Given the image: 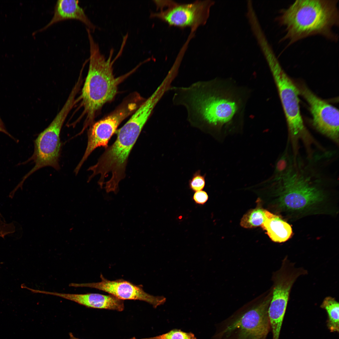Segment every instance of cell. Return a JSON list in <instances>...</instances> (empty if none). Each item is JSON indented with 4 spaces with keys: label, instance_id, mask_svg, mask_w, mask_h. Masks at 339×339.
I'll use <instances>...</instances> for the list:
<instances>
[{
    "label": "cell",
    "instance_id": "7a4b0ae2",
    "mask_svg": "<svg viewBox=\"0 0 339 339\" xmlns=\"http://www.w3.org/2000/svg\"><path fill=\"white\" fill-rule=\"evenodd\" d=\"M294 167L282 171L277 179V201L281 216L291 219L327 213L329 193L320 180Z\"/></svg>",
    "mask_w": 339,
    "mask_h": 339
},
{
    "label": "cell",
    "instance_id": "e0dca14e",
    "mask_svg": "<svg viewBox=\"0 0 339 339\" xmlns=\"http://www.w3.org/2000/svg\"><path fill=\"white\" fill-rule=\"evenodd\" d=\"M269 212L260 207L251 209L241 219L240 225L247 229L261 226L267 218Z\"/></svg>",
    "mask_w": 339,
    "mask_h": 339
},
{
    "label": "cell",
    "instance_id": "4fadbf2b",
    "mask_svg": "<svg viewBox=\"0 0 339 339\" xmlns=\"http://www.w3.org/2000/svg\"><path fill=\"white\" fill-rule=\"evenodd\" d=\"M39 293L55 295L75 302L88 307L116 310H124L123 302L111 295L99 293L70 294L39 290Z\"/></svg>",
    "mask_w": 339,
    "mask_h": 339
},
{
    "label": "cell",
    "instance_id": "9c48e42d",
    "mask_svg": "<svg viewBox=\"0 0 339 339\" xmlns=\"http://www.w3.org/2000/svg\"><path fill=\"white\" fill-rule=\"evenodd\" d=\"M269 67L278 89L290 135L293 138L307 137L308 133L301 114L299 93L295 83L283 70L278 61Z\"/></svg>",
    "mask_w": 339,
    "mask_h": 339
},
{
    "label": "cell",
    "instance_id": "8992f818",
    "mask_svg": "<svg viewBox=\"0 0 339 339\" xmlns=\"http://www.w3.org/2000/svg\"><path fill=\"white\" fill-rule=\"evenodd\" d=\"M77 93L72 91L63 107L55 118L43 131L39 134L34 141V150L33 155L28 160L18 165L25 164L32 161L34 166L22 178L18 185L22 188L25 180L39 169L51 166L58 170L61 143L60 135L63 124L68 114L76 104Z\"/></svg>",
    "mask_w": 339,
    "mask_h": 339
},
{
    "label": "cell",
    "instance_id": "7402d4cb",
    "mask_svg": "<svg viewBox=\"0 0 339 339\" xmlns=\"http://www.w3.org/2000/svg\"><path fill=\"white\" fill-rule=\"evenodd\" d=\"M70 339H80L78 338H77L73 335L71 333L69 334Z\"/></svg>",
    "mask_w": 339,
    "mask_h": 339
},
{
    "label": "cell",
    "instance_id": "277c9868",
    "mask_svg": "<svg viewBox=\"0 0 339 339\" xmlns=\"http://www.w3.org/2000/svg\"><path fill=\"white\" fill-rule=\"evenodd\" d=\"M86 31L90 49L89 69L81 94L76 100V103L81 101V105L83 108V114L86 116L82 131L93 124L96 113L102 106L113 99L117 93L118 85L126 76L115 78L113 74V64L121 55L122 50L112 60L114 50L111 49L108 58H106L90 30L87 29Z\"/></svg>",
    "mask_w": 339,
    "mask_h": 339
},
{
    "label": "cell",
    "instance_id": "3957f363",
    "mask_svg": "<svg viewBox=\"0 0 339 339\" xmlns=\"http://www.w3.org/2000/svg\"><path fill=\"white\" fill-rule=\"evenodd\" d=\"M338 0H297L281 11L276 20L284 27L282 40L290 45L306 37L321 35L336 41L333 28L338 26Z\"/></svg>",
    "mask_w": 339,
    "mask_h": 339
},
{
    "label": "cell",
    "instance_id": "30bf717a",
    "mask_svg": "<svg viewBox=\"0 0 339 339\" xmlns=\"http://www.w3.org/2000/svg\"><path fill=\"white\" fill-rule=\"evenodd\" d=\"M137 100L131 101L124 104L110 115L90 126L88 132L86 148L82 159L74 170L76 174L95 149L100 147L105 148L108 147L109 140L116 131L121 123L138 107Z\"/></svg>",
    "mask_w": 339,
    "mask_h": 339
},
{
    "label": "cell",
    "instance_id": "2e32d148",
    "mask_svg": "<svg viewBox=\"0 0 339 339\" xmlns=\"http://www.w3.org/2000/svg\"><path fill=\"white\" fill-rule=\"evenodd\" d=\"M327 314V326L332 332H338L339 330V305L336 299L331 296L326 297L320 305Z\"/></svg>",
    "mask_w": 339,
    "mask_h": 339
},
{
    "label": "cell",
    "instance_id": "52a82bcc",
    "mask_svg": "<svg viewBox=\"0 0 339 339\" xmlns=\"http://www.w3.org/2000/svg\"><path fill=\"white\" fill-rule=\"evenodd\" d=\"M287 256L273 276L274 286L268 309L272 339H279L292 288L300 276L308 274L303 267L296 268Z\"/></svg>",
    "mask_w": 339,
    "mask_h": 339
},
{
    "label": "cell",
    "instance_id": "7c38bea8",
    "mask_svg": "<svg viewBox=\"0 0 339 339\" xmlns=\"http://www.w3.org/2000/svg\"><path fill=\"white\" fill-rule=\"evenodd\" d=\"M101 281L83 283H71L70 287H86L94 288L107 292L121 300L143 301L154 308L163 304L165 301L163 297L154 296L145 292L141 285H136L126 280L119 279L110 281L100 275Z\"/></svg>",
    "mask_w": 339,
    "mask_h": 339
},
{
    "label": "cell",
    "instance_id": "ba28073f",
    "mask_svg": "<svg viewBox=\"0 0 339 339\" xmlns=\"http://www.w3.org/2000/svg\"><path fill=\"white\" fill-rule=\"evenodd\" d=\"M158 9L166 8L157 13H151V18H156L170 26L180 28L189 27L194 32L205 25L209 16L212 0L197 1L188 4H180L172 1H154Z\"/></svg>",
    "mask_w": 339,
    "mask_h": 339
},
{
    "label": "cell",
    "instance_id": "ffe728a7",
    "mask_svg": "<svg viewBox=\"0 0 339 339\" xmlns=\"http://www.w3.org/2000/svg\"><path fill=\"white\" fill-rule=\"evenodd\" d=\"M208 198L207 193L202 190L195 192L192 197L196 204L201 205H204L207 202Z\"/></svg>",
    "mask_w": 339,
    "mask_h": 339
},
{
    "label": "cell",
    "instance_id": "5b68a950",
    "mask_svg": "<svg viewBox=\"0 0 339 339\" xmlns=\"http://www.w3.org/2000/svg\"><path fill=\"white\" fill-rule=\"evenodd\" d=\"M272 296V291L261 302L216 324L211 339H266L271 330L268 309Z\"/></svg>",
    "mask_w": 339,
    "mask_h": 339
},
{
    "label": "cell",
    "instance_id": "6da1fadb",
    "mask_svg": "<svg viewBox=\"0 0 339 339\" xmlns=\"http://www.w3.org/2000/svg\"><path fill=\"white\" fill-rule=\"evenodd\" d=\"M172 102L183 106L191 124L218 129L241 123L250 94L231 78H215L173 87Z\"/></svg>",
    "mask_w": 339,
    "mask_h": 339
},
{
    "label": "cell",
    "instance_id": "8fae6325",
    "mask_svg": "<svg viewBox=\"0 0 339 339\" xmlns=\"http://www.w3.org/2000/svg\"><path fill=\"white\" fill-rule=\"evenodd\" d=\"M309 106L312 124L320 132L338 143L339 110L313 92L304 83H295Z\"/></svg>",
    "mask_w": 339,
    "mask_h": 339
},
{
    "label": "cell",
    "instance_id": "ac0fdd59",
    "mask_svg": "<svg viewBox=\"0 0 339 339\" xmlns=\"http://www.w3.org/2000/svg\"><path fill=\"white\" fill-rule=\"evenodd\" d=\"M143 339H197L191 332H186L180 329H174L169 332L154 337Z\"/></svg>",
    "mask_w": 339,
    "mask_h": 339
},
{
    "label": "cell",
    "instance_id": "9a60e30c",
    "mask_svg": "<svg viewBox=\"0 0 339 339\" xmlns=\"http://www.w3.org/2000/svg\"><path fill=\"white\" fill-rule=\"evenodd\" d=\"M261 227L266 231L271 239L275 242H285L292 234L291 227L288 223L278 215L270 212Z\"/></svg>",
    "mask_w": 339,
    "mask_h": 339
},
{
    "label": "cell",
    "instance_id": "d6986e66",
    "mask_svg": "<svg viewBox=\"0 0 339 339\" xmlns=\"http://www.w3.org/2000/svg\"><path fill=\"white\" fill-rule=\"evenodd\" d=\"M205 184V176L201 175L200 170L194 174L189 182L190 189L194 192L202 190L204 188Z\"/></svg>",
    "mask_w": 339,
    "mask_h": 339
},
{
    "label": "cell",
    "instance_id": "44dd1931",
    "mask_svg": "<svg viewBox=\"0 0 339 339\" xmlns=\"http://www.w3.org/2000/svg\"><path fill=\"white\" fill-rule=\"evenodd\" d=\"M0 132L3 133L5 134L8 135L11 138L13 139L15 142L17 143L18 142V140L16 138H15L12 135L6 130L4 124L2 120L0 118Z\"/></svg>",
    "mask_w": 339,
    "mask_h": 339
},
{
    "label": "cell",
    "instance_id": "5bb4252c",
    "mask_svg": "<svg viewBox=\"0 0 339 339\" xmlns=\"http://www.w3.org/2000/svg\"><path fill=\"white\" fill-rule=\"evenodd\" d=\"M79 3V1L78 0L57 1L51 19L39 31H43L57 22L67 19L79 20L85 24L87 27V28L91 31H94L97 28L96 26L91 22Z\"/></svg>",
    "mask_w": 339,
    "mask_h": 339
}]
</instances>
